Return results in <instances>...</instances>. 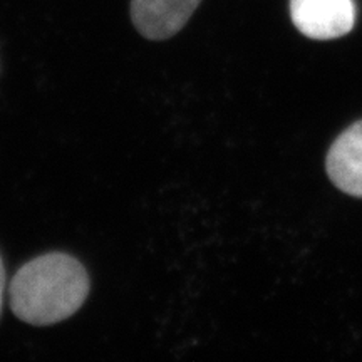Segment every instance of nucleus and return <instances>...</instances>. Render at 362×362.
Listing matches in <instances>:
<instances>
[{"mask_svg": "<svg viewBox=\"0 0 362 362\" xmlns=\"http://www.w3.org/2000/svg\"><path fill=\"white\" fill-rule=\"evenodd\" d=\"M89 291L84 265L67 253L51 252L17 270L8 285V302L22 322L45 327L74 315Z\"/></svg>", "mask_w": 362, "mask_h": 362, "instance_id": "1", "label": "nucleus"}, {"mask_svg": "<svg viewBox=\"0 0 362 362\" xmlns=\"http://www.w3.org/2000/svg\"><path fill=\"white\" fill-rule=\"evenodd\" d=\"M291 17L305 37L332 40L351 33L356 7L352 0H291Z\"/></svg>", "mask_w": 362, "mask_h": 362, "instance_id": "2", "label": "nucleus"}, {"mask_svg": "<svg viewBox=\"0 0 362 362\" xmlns=\"http://www.w3.org/2000/svg\"><path fill=\"white\" fill-rule=\"evenodd\" d=\"M202 0H131V21L149 40H166L178 34Z\"/></svg>", "mask_w": 362, "mask_h": 362, "instance_id": "3", "label": "nucleus"}, {"mask_svg": "<svg viewBox=\"0 0 362 362\" xmlns=\"http://www.w3.org/2000/svg\"><path fill=\"white\" fill-rule=\"evenodd\" d=\"M325 170L336 188L362 198V121L349 126L332 143Z\"/></svg>", "mask_w": 362, "mask_h": 362, "instance_id": "4", "label": "nucleus"}, {"mask_svg": "<svg viewBox=\"0 0 362 362\" xmlns=\"http://www.w3.org/2000/svg\"><path fill=\"white\" fill-rule=\"evenodd\" d=\"M4 287H6V269H4L2 257H0V314H2V298H4Z\"/></svg>", "mask_w": 362, "mask_h": 362, "instance_id": "5", "label": "nucleus"}]
</instances>
